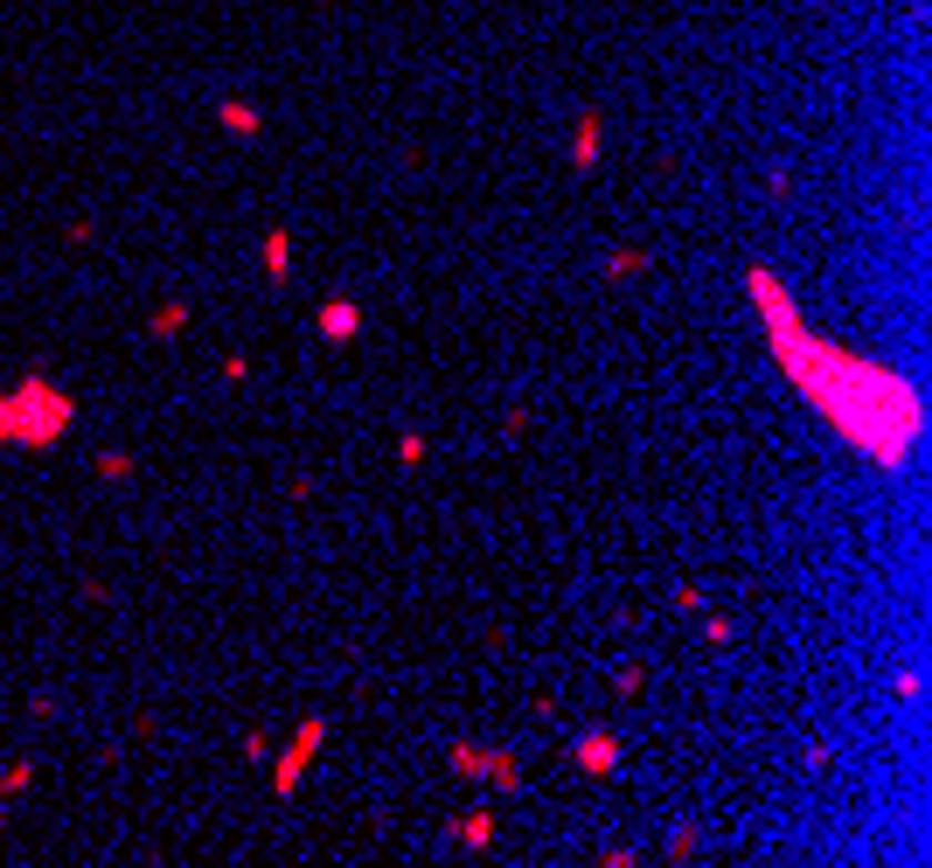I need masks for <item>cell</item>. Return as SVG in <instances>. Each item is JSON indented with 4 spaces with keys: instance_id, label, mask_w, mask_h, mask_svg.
Segmentation results:
<instances>
[{
    "instance_id": "obj_19",
    "label": "cell",
    "mask_w": 932,
    "mask_h": 868,
    "mask_svg": "<svg viewBox=\"0 0 932 868\" xmlns=\"http://www.w3.org/2000/svg\"><path fill=\"white\" fill-rule=\"evenodd\" d=\"M237 757H244V765H265V757H272V736H265V729H251L244 744H237Z\"/></svg>"
},
{
    "instance_id": "obj_24",
    "label": "cell",
    "mask_w": 932,
    "mask_h": 868,
    "mask_svg": "<svg viewBox=\"0 0 932 868\" xmlns=\"http://www.w3.org/2000/svg\"><path fill=\"white\" fill-rule=\"evenodd\" d=\"M286 501H314V472H293V480H286Z\"/></svg>"
},
{
    "instance_id": "obj_23",
    "label": "cell",
    "mask_w": 932,
    "mask_h": 868,
    "mask_svg": "<svg viewBox=\"0 0 932 868\" xmlns=\"http://www.w3.org/2000/svg\"><path fill=\"white\" fill-rule=\"evenodd\" d=\"M676 612H703V584H676Z\"/></svg>"
},
{
    "instance_id": "obj_3",
    "label": "cell",
    "mask_w": 932,
    "mask_h": 868,
    "mask_svg": "<svg viewBox=\"0 0 932 868\" xmlns=\"http://www.w3.org/2000/svg\"><path fill=\"white\" fill-rule=\"evenodd\" d=\"M321 744H327V716H306V723L286 736V744H278V765H272V799H293V793H300V778L314 772Z\"/></svg>"
},
{
    "instance_id": "obj_1",
    "label": "cell",
    "mask_w": 932,
    "mask_h": 868,
    "mask_svg": "<svg viewBox=\"0 0 932 868\" xmlns=\"http://www.w3.org/2000/svg\"><path fill=\"white\" fill-rule=\"evenodd\" d=\"M744 299H752L759 327H766V348L780 361V376L800 389V404H808L849 452H863L884 480L912 472L919 445H925V389L904 376L898 361H870L857 348H842V340L814 334L800 299L787 293V278L772 265H744Z\"/></svg>"
},
{
    "instance_id": "obj_11",
    "label": "cell",
    "mask_w": 932,
    "mask_h": 868,
    "mask_svg": "<svg viewBox=\"0 0 932 868\" xmlns=\"http://www.w3.org/2000/svg\"><path fill=\"white\" fill-rule=\"evenodd\" d=\"M480 778H495L502 793H523V757L515 750H487V765H480Z\"/></svg>"
},
{
    "instance_id": "obj_20",
    "label": "cell",
    "mask_w": 932,
    "mask_h": 868,
    "mask_svg": "<svg viewBox=\"0 0 932 868\" xmlns=\"http://www.w3.org/2000/svg\"><path fill=\"white\" fill-rule=\"evenodd\" d=\"M891 695H898V702H919V695H925V674H919V667H904V674L891 681Z\"/></svg>"
},
{
    "instance_id": "obj_22",
    "label": "cell",
    "mask_w": 932,
    "mask_h": 868,
    "mask_svg": "<svg viewBox=\"0 0 932 868\" xmlns=\"http://www.w3.org/2000/svg\"><path fill=\"white\" fill-rule=\"evenodd\" d=\"M223 382H251V355H223Z\"/></svg>"
},
{
    "instance_id": "obj_14",
    "label": "cell",
    "mask_w": 932,
    "mask_h": 868,
    "mask_svg": "<svg viewBox=\"0 0 932 868\" xmlns=\"http://www.w3.org/2000/svg\"><path fill=\"white\" fill-rule=\"evenodd\" d=\"M133 472H140V459H133V452H98V480H105V487H125Z\"/></svg>"
},
{
    "instance_id": "obj_4",
    "label": "cell",
    "mask_w": 932,
    "mask_h": 868,
    "mask_svg": "<svg viewBox=\"0 0 932 868\" xmlns=\"http://www.w3.org/2000/svg\"><path fill=\"white\" fill-rule=\"evenodd\" d=\"M571 757H578L585 778H612V772H619V736H612V729H585L578 744H571Z\"/></svg>"
},
{
    "instance_id": "obj_13",
    "label": "cell",
    "mask_w": 932,
    "mask_h": 868,
    "mask_svg": "<svg viewBox=\"0 0 932 868\" xmlns=\"http://www.w3.org/2000/svg\"><path fill=\"white\" fill-rule=\"evenodd\" d=\"M29 785H36V757H14V765L0 772V806H8V799H21Z\"/></svg>"
},
{
    "instance_id": "obj_8",
    "label": "cell",
    "mask_w": 932,
    "mask_h": 868,
    "mask_svg": "<svg viewBox=\"0 0 932 868\" xmlns=\"http://www.w3.org/2000/svg\"><path fill=\"white\" fill-rule=\"evenodd\" d=\"M216 125L237 133V140H257V133H265V112H257L251 98H216Z\"/></svg>"
},
{
    "instance_id": "obj_15",
    "label": "cell",
    "mask_w": 932,
    "mask_h": 868,
    "mask_svg": "<svg viewBox=\"0 0 932 868\" xmlns=\"http://www.w3.org/2000/svg\"><path fill=\"white\" fill-rule=\"evenodd\" d=\"M446 765H453L459 778H480V765H487V750H480V744H446Z\"/></svg>"
},
{
    "instance_id": "obj_7",
    "label": "cell",
    "mask_w": 932,
    "mask_h": 868,
    "mask_svg": "<svg viewBox=\"0 0 932 868\" xmlns=\"http://www.w3.org/2000/svg\"><path fill=\"white\" fill-rule=\"evenodd\" d=\"M314 327H321V340H334V348H348V340L362 334V306H355V299H327V306L314 313Z\"/></svg>"
},
{
    "instance_id": "obj_21",
    "label": "cell",
    "mask_w": 932,
    "mask_h": 868,
    "mask_svg": "<svg viewBox=\"0 0 932 868\" xmlns=\"http://www.w3.org/2000/svg\"><path fill=\"white\" fill-rule=\"evenodd\" d=\"M668 861H696V827H682L676 840H668Z\"/></svg>"
},
{
    "instance_id": "obj_2",
    "label": "cell",
    "mask_w": 932,
    "mask_h": 868,
    "mask_svg": "<svg viewBox=\"0 0 932 868\" xmlns=\"http://www.w3.org/2000/svg\"><path fill=\"white\" fill-rule=\"evenodd\" d=\"M8 425H14V452H57L77 425V397L29 368V376L8 389Z\"/></svg>"
},
{
    "instance_id": "obj_5",
    "label": "cell",
    "mask_w": 932,
    "mask_h": 868,
    "mask_svg": "<svg viewBox=\"0 0 932 868\" xmlns=\"http://www.w3.org/2000/svg\"><path fill=\"white\" fill-rule=\"evenodd\" d=\"M446 834H453V848H466V855L495 848V834H502V806H474V813H459Z\"/></svg>"
},
{
    "instance_id": "obj_17",
    "label": "cell",
    "mask_w": 932,
    "mask_h": 868,
    "mask_svg": "<svg viewBox=\"0 0 932 868\" xmlns=\"http://www.w3.org/2000/svg\"><path fill=\"white\" fill-rule=\"evenodd\" d=\"M612 695H627V702H634V695H647V667H640V661H627V667L612 674Z\"/></svg>"
},
{
    "instance_id": "obj_25",
    "label": "cell",
    "mask_w": 932,
    "mask_h": 868,
    "mask_svg": "<svg viewBox=\"0 0 932 868\" xmlns=\"http://www.w3.org/2000/svg\"><path fill=\"white\" fill-rule=\"evenodd\" d=\"M0 445H14V425H8V389H0Z\"/></svg>"
},
{
    "instance_id": "obj_12",
    "label": "cell",
    "mask_w": 932,
    "mask_h": 868,
    "mask_svg": "<svg viewBox=\"0 0 932 868\" xmlns=\"http://www.w3.org/2000/svg\"><path fill=\"white\" fill-rule=\"evenodd\" d=\"M647 265H655V257H647L640 244H627V251H606V278H640Z\"/></svg>"
},
{
    "instance_id": "obj_18",
    "label": "cell",
    "mask_w": 932,
    "mask_h": 868,
    "mask_svg": "<svg viewBox=\"0 0 932 868\" xmlns=\"http://www.w3.org/2000/svg\"><path fill=\"white\" fill-rule=\"evenodd\" d=\"M425 452H432V445H425V431H404L391 459H397V466H425Z\"/></svg>"
},
{
    "instance_id": "obj_16",
    "label": "cell",
    "mask_w": 932,
    "mask_h": 868,
    "mask_svg": "<svg viewBox=\"0 0 932 868\" xmlns=\"http://www.w3.org/2000/svg\"><path fill=\"white\" fill-rule=\"evenodd\" d=\"M731 640H738V619L731 612H710L703 619V646H731Z\"/></svg>"
},
{
    "instance_id": "obj_26",
    "label": "cell",
    "mask_w": 932,
    "mask_h": 868,
    "mask_svg": "<svg viewBox=\"0 0 932 868\" xmlns=\"http://www.w3.org/2000/svg\"><path fill=\"white\" fill-rule=\"evenodd\" d=\"M0 834H8V806H0Z\"/></svg>"
},
{
    "instance_id": "obj_6",
    "label": "cell",
    "mask_w": 932,
    "mask_h": 868,
    "mask_svg": "<svg viewBox=\"0 0 932 868\" xmlns=\"http://www.w3.org/2000/svg\"><path fill=\"white\" fill-rule=\"evenodd\" d=\"M564 153H571V167H599V153H606V119H599V112H578V119H571V146H564Z\"/></svg>"
},
{
    "instance_id": "obj_10",
    "label": "cell",
    "mask_w": 932,
    "mask_h": 868,
    "mask_svg": "<svg viewBox=\"0 0 932 868\" xmlns=\"http://www.w3.org/2000/svg\"><path fill=\"white\" fill-rule=\"evenodd\" d=\"M189 320H195L189 299H174V306H153V313H146V334H153V340H174V334H189Z\"/></svg>"
},
{
    "instance_id": "obj_9",
    "label": "cell",
    "mask_w": 932,
    "mask_h": 868,
    "mask_svg": "<svg viewBox=\"0 0 932 868\" xmlns=\"http://www.w3.org/2000/svg\"><path fill=\"white\" fill-rule=\"evenodd\" d=\"M257 265H265L272 285H286V278H293V236H286V229H265V244H257Z\"/></svg>"
}]
</instances>
